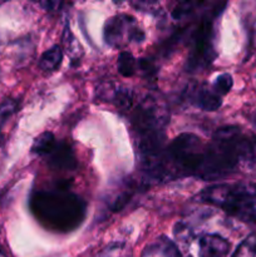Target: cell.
I'll list each match as a JSON object with an SVG mask.
<instances>
[{
	"instance_id": "obj_1",
	"label": "cell",
	"mask_w": 256,
	"mask_h": 257,
	"mask_svg": "<svg viewBox=\"0 0 256 257\" xmlns=\"http://www.w3.org/2000/svg\"><path fill=\"white\" fill-rule=\"evenodd\" d=\"M238 168L256 170V136L236 125L220 128L206 145L197 177L206 181L220 180Z\"/></svg>"
},
{
	"instance_id": "obj_2",
	"label": "cell",
	"mask_w": 256,
	"mask_h": 257,
	"mask_svg": "<svg viewBox=\"0 0 256 257\" xmlns=\"http://www.w3.org/2000/svg\"><path fill=\"white\" fill-rule=\"evenodd\" d=\"M33 213L53 230L69 231L77 227L85 213V203L68 190L37 191L30 200Z\"/></svg>"
},
{
	"instance_id": "obj_3",
	"label": "cell",
	"mask_w": 256,
	"mask_h": 257,
	"mask_svg": "<svg viewBox=\"0 0 256 257\" xmlns=\"http://www.w3.org/2000/svg\"><path fill=\"white\" fill-rule=\"evenodd\" d=\"M206 143L192 133H182L163 151L156 180L168 181L187 176L197 177L205 157Z\"/></svg>"
},
{
	"instance_id": "obj_4",
	"label": "cell",
	"mask_w": 256,
	"mask_h": 257,
	"mask_svg": "<svg viewBox=\"0 0 256 257\" xmlns=\"http://www.w3.org/2000/svg\"><path fill=\"white\" fill-rule=\"evenodd\" d=\"M197 200L215 206L242 222H256V183H217L198 193Z\"/></svg>"
},
{
	"instance_id": "obj_5",
	"label": "cell",
	"mask_w": 256,
	"mask_h": 257,
	"mask_svg": "<svg viewBox=\"0 0 256 257\" xmlns=\"http://www.w3.org/2000/svg\"><path fill=\"white\" fill-rule=\"evenodd\" d=\"M103 37L104 42L112 48H124L131 43L145 40V33L135 18L127 14H118L105 22Z\"/></svg>"
},
{
	"instance_id": "obj_6",
	"label": "cell",
	"mask_w": 256,
	"mask_h": 257,
	"mask_svg": "<svg viewBox=\"0 0 256 257\" xmlns=\"http://www.w3.org/2000/svg\"><path fill=\"white\" fill-rule=\"evenodd\" d=\"M213 58V28L210 22H203L196 32L192 50L188 57V69L197 70L207 67Z\"/></svg>"
},
{
	"instance_id": "obj_7",
	"label": "cell",
	"mask_w": 256,
	"mask_h": 257,
	"mask_svg": "<svg viewBox=\"0 0 256 257\" xmlns=\"http://www.w3.org/2000/svg\"><path fill=\"white\" fill-rule=\"evenodd\" d=\"M230 242L222 236L207 233L197 241V257H227Z\"/></svg>"
},
{
	"instance_id": "obj_8",
	"label": "cell",
	"mask_w": 256,
	"mask_h": 257,
	"mask_svg": "<svg viewBox=\"0 0 256 257\" xmlns=\"http://www.w3.org/2000/svg\"><path fill=\"white\" fill-rule=\"evenodd\" d=\"M191 102L196 107L201 108L207 112H215L222 104V97L206 85H197L195 89L191 90Z\"/></svg>"
},
{
	"instance_id": "obj_9",
	"label": "cell",
	"mask_w": 256,
	"mask_h": 257,
	"mask_svg": "<svg viewBox=\"0 0 256 257\" xmlns=\"http://www.w3.org/2000/svg\"><path fill=\"white\" fill-rule=\"evenodd\" d=\"M141 257H182V255H181L180 248L173 241L162 236L152 241L145 248Z\"/></svg>"
},
{
	"instance_id": "obj_10",
	"label": "cell",
	"mask_w": 256,
	"mask_h": 257,
	"mask_svg": "<svg viewBox=\"0 0 256 257\" xmlns=\"http://www.w3.org/2000/svg\"><path fill=\"white\" fill-rule=\"evenodd\" d=\"M63 60V52L60 47L54 45V47L49 48L47 52L43 53L39 60V68L45 73L55 72L58 68L60 67Z\"/></svg>"
},
{
	"instance_id": "obj_11",
	"label": "cell",
	"mask_w": 256,
	"mask_h": 257,
	"mask_svg": "<svg viewBox=\"0 0 256 257\" xmlns=\"http://www.w3.org/2000/svg\"><path fill=\"white\" fill-rule=\"evenodd\" d=\"M49 156L52 166L57 168H70L75 166L74 156L70 148L65 145H57Z\"/></svg>"
},
{
	"instance_id": "obj_12",
	"label": "cell",
	"mask_w": 256,
	"mask_h": 257,
	"mask_svg": "<svg viewBox=\"0 0 256 257\" xmlns=\"http://www.w3.org/2000/svg\"><path fill=\"white\" fill-rule=\"evenodd\" d=\"M57 141H55L54 135L52 132H43L42 135L38 136L35 138L34 143H33L32 151L34 153H37L38 156H43V157H47L50 153L54 151V148L57 147Z\"/></svg>"
},
{
	"instance_id": "obj_13",
	"label": "cell",
	"mask_w": 256,
	"mask_h": 257,
	"mask_svg": "<svg viewBox=\"0 0 256 257\" xmlns=\"http://www.w3.org/2000/svg\"><path fill=\"white\" fill-rule=\"evenodd\" d=\"M117 68L119 74H122L123 77L128 78L136 74L138 68V63L137 60H136V58L133 57L131 53L122 52L119 54V57H118Z\"/></svg>"
},
{
	"instance_id": "obj_14",
	"label": "cell",
	"mask_w": 256,
	"mask_h": 257,
	"mask_svg": "<svg viewBox=\"0 0 256 257\" xmlns=\"http://www.w3.org/2000/svg\"><path fill=\"white\" fill-rule=\"evenodd\" d=\"M232 257H256V232L248 235L238 245Z\"/></svg>"
},
{
	"instance_id": "obj_15",
	"label": "cell",
	"mask_w": 256,
	"mask_h": 257,
	"mask_svg": "<svg viewBox=\"0 0 256 257\" xmlns=\"http://www.w3.org/2000/svg\"><path fill=\"white\" fill-rule=\"evenodd\" d=\"M232 84H233L232 77H231L228 73H223V74L218 75V77L216 78L212 88L217 94H220L221 97H223V95L227 94V93L230 92L231 88H232Z\"/></svg>"
},
{
	"instance_id": "obj_16",
	"label": "cell",
	"mask_w": 256,
	"mask_h": 257,
	"mask_svg": "<svg viewBox=\"0 0 256 257\" xmlns=\"http://www.w3.org/2000/svg\"><path fill=\"white\" fill-rule=\"evenodd\" d=\"M18 102L15 99H5L0 103V125L4 124L18 110Z\"/></svg>"
},
{
	"instance_id": "obj_17",
	"label": "cell",
	"mask_w": 256,
	"mask_h": 257,
	"mask_svg": "<svg viewBox=\"0 0 256 257\" xmlns=\"http://www.w3.org/2000/svg\"><path fill=\"white\" fill-rule=\"evenodd\" d=\"M42 7H44L45 9H48V10H53L52 8H54V10H57L58 8L60 7V4L59 3H42Z\"/></svg>"
},
{
	"instance_id": "obj_18",
	"label": "cell",
	"mask_w": 256,
	"mask_h": 257,
	"mask_svg": "<svg viewBox=\"0 0 256 257\" xmlns=\"http://www.w3.org/2000/svg\"><path fill=\"white\" fill-rule=\"evenodd\" d=\"M0 257H9L7 255V252L4 251V248L2 247V245H0Z\"/></svg>"
},
{
	"instance_id": "obj_19",
	"label": "cell",
	"mask_w": 256,
	"mask_h": 257,
	"mask_svg": "<svg viewBox=\"0 0 256 257\" xmlns=\"http://www.w3.org/2000/svg\"><path fill=\"white\" fill-rule=\"evenodd\" d=\"M2 141H3V137H2V133H0V143H2Z\"/></svg>"
}]
</instances>
